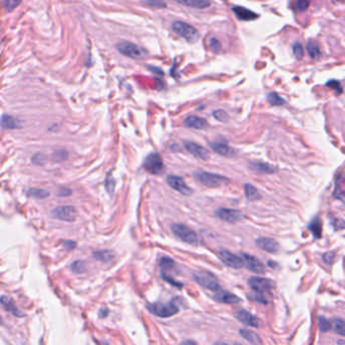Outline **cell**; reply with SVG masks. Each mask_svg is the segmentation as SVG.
<instances>
[{"label": "cell", "instance_id": "f5cc1de1", "mask_svg": "<svg viewBox=\"0 0 345 345\" xmlns=\"http://www.w3.org/2000/svg\"><path fill=\"white\" fill-rule=\"evenodd\" d=\"M183 343H192V344H194L195 342H194V341H190V340H188V341H184Z\"/></svg>", "mask_w": 345, "mask_h": 345}, {"label": "cell", "instance_id": "74e56055", "mask_svg": "<svg viewBox=\"0 0 345 345\" xmlns=\"http://www.w3.org/2000/svg\"><path fill=\"white\" fill-rule=\"evenodd\" d=\"M208 46H209V48H211V50L214 53H219L222 50V46H221L220 42L216 38H209Z\"/></svg>", "mask_w": 345, "mask_h": 345}, {"label": "cell", "instance_id": "30bf717a", "mask_svg": "<svg viewBox=\"0 0 345 345\" xmlns=\"http://www.w3.org/2000/svg\"><path fill=\"white\" fill-rule=\"evenodd\" d=\"M219 258L225 265L231 268H241L244 266L243 258L228 250H221L219 252Z\"/></svg>", "mask_w": 345, "mask_h": 345}, {"label": "cell", "instance_id": "83f0119b", "mask_svg": "<svg viewBox=\"0 0 345 345\" xmlns=\"http://www.w3.org/2000/svg\"><path fill=\"white\" fill-rule=\"evenodd\" d=\"M307 51H308V53H309V56L312 59H318V58L321 57V51H320V47L314 41H310L309 43L307 44Z\"/></svg>", "mask_w": 345, "mask_h": 345}, {"label": "cell", "instance_id": "d4e9b609", "mask_svg": "<svg viewBox=\"0 0 345 345\" xmlns=\"http://www.w3.org/2000/svg\"><path fill=\"white\" fill-rule=\"evenodd\" d=\"M1 125L4 129H8V130H15V129H17L20 127L19 121L17 119H15L14 117H11V116H7V115L2 116Z\"/></svg>", "mask_w": 345, "mask_h": 345}, {"label": "cell", "instance_id": "f907efd6", "mask_svg": "<svg viewBox=\"0 0 345 345\" xmlns=\"http://www.w3.org/2000/svg\"><path fill=\"white\" fill-rule=\"evenodd\" d=\"M64 246H65V248H67V249H74V247L76 246V243L68 240V241L64 242Z\"/></svg>", "mask_w": 345, "mask_h": 345}, {"label": "cell", "instance_id": "f6af8a7d", "mask_svg": "<svg viewBox=\"0 0 345 345\" xmlns=\"http://www.w3.org/2000/svg\"><path fill=\"white\" fill-rule=\"evenodd\" d=\"M32 161L35 164H44L45 161H46V157L42 154H36L34 155L33 158H32Z\"/></svg>", "mask_w": 345, "mask_h": 345}, {"label": "cell", "instance_id": "3957f363", "mask_svg": "<svg viewBox=\"0 0 345 345\" xmlns=\"http://www.w3.org/2000/svg\"><path fill=\"white\" fill-rule=\"evenodd\" d=\"M172 30L189 43H195L200 39L199 31L187 22L174 21L172 23Z\"/></svg>", "mask_w": 345, "mask_h": 345}, {"label": "cell", "instance_id": "9a60e30c", "mask_svg": "<svg viewBox=\"0 0 345 345\" xmlns=\"http://www.w3.org/2000/svg\"><path fill=\"white\" fill-rule=\"evenodd\" d=\"M184 147L187 148V150L193 155L194 157L202 159V160H207L209 158V153L208 151L206 149L205 147L196 144L194 142L191 141H186L184 142Z\"/></svg>", "mask_w": 345, "mask_h": 345}, {"label": "cell", "instance_id": "7402d4cb", "mask_svg": "<svg viewBox=\"0 0 345 345\" xmlns=\"http://www.w3.org/2000/svg\"><path fill=\"white\" fill-rule=\"evenodd\" d=\"M173 1L182 5L198 9H204L211 5V1H209V0H173Z\"/></svg>", "mask_w": 345, "mask_h": 345}, {"label": "cell", "instance_id": "7c38bea8", "mask_svg": "<svg viewBox=\"0 0 345 345\" xmlns=\"http://www.w3.org/2000/svg\"><path fill=\"white\" fill-rule=\"evenodd\" d=\"M166 181H167V184L171 189L175 190L176 191H178V192H180V193H182L184 195H190V194L192 193V190L179 176L169 175V176H167Z\"/></svg>", "mask_w": 345, "mask_h": 345}, {"label": "cell", "instance_id": "ee69618b", "mask_svg": "<svg viewBox=\"0 0 345 345\" xmlns=\"http://www.w3.org/2000/svg\"><path fill=\"white\" fill-rule=\"evenodd\" d=\"M105 188L109 193H113L115 190V180L109 175L107 176V178L105 180Z\"/></svg>", "mask_w": 345, "mask_h": 345}, {"label": "cell", "instance_id": "d6a6232c", "mask_svg": "<svg viewBox=\"0 0 345 345\" xmlns=\"http://www.w3.org/2000/svg\"><path fill=\"white\" fill-rule=\"evenodd\" d=\"M141 1L147 5L151 6V7H155V8H159V9L165 8L167 6L164 0H141Z\"/></svg>", "mask_w": 345, "mask_h": 345}, {"label": "cell", "instance_id": "2e32d148", "mask_svg": "<svg viewBox=\"0 0 345 345\" xmlns=\"http://www.w3.org/2000/svg\"><path fill=\"white\" fill-rule=\"evenodd\" d=\"M209 147H211L216 153L225 157H233L236 154V151L234 150L232 147H230L227 143L211 142L209 143Z\"/></svg>", "mask_w": 345, "mask_h": 345}, {"label": "cell", "instance_id": "8d00e7d4", "mask_svg": "<svg viewBox=\"0 0 345 345\" xmlns=\"http://www.w3.org/2000/svg\"><path fill=\"white\" fill-rule=\"evenodd\" d=\"M71 269L75 274H81L85 270V263H84V261H81V260L74 261L71 265Z\"/></svg>", "mask_w": 345, "mask_h": 345}, {"label": "cell", "instance_id": "603a6c76", "mask_svg": "<svg viewBox=\"0 0 345 345\" xmlns=\"http://www.w3.org/2000/svg\"><path fill=\"white\" fill-rule=\"evenodd\" d=\"M1 304L3 306L4 309L8 312H10L12 315H15L17 317H22L23 314H21L20 311H18L17 308L14 305V303H12L11 299L6 297V295H3V297H1Z\"/></svg>", "mask_w": 345, "mask_h": 345}, {"label": "cell", "instance_id": "f1b7e54d", "mask_svg": "<svg viewBox=\"0 0 345 345\" xmlns=\"http://www.w3.org/2000/svg\"><path fill=\"white\" fill-rule=\"evenodd\" d=\"M93 256L95 259L100 260L102 262H108L114 258V253L110 250H102V251L93 252Z\"/></svg>", "mask_w": 345, "mask_h": 345}, {"label": "cell", "instance_id": "cb8c5ba5", "mask_svg": "<svg viewBox=\"0 0 345 345\" xmlns=\"http://www.w3.org/2000/svg\"><path fill=\"white\" fill-rule=\"evenodd\" d=\"M239 333L245 340H247L249 343H252V344H261L262 343V341L260 340L259 337H258V335L255 333V332H253L251 330L240 329Z\"/></svg>", "mask_w": 345, "mask_h": 345}, {"label": "cell", "instance_id": "681fc988", "mask_svg": "<svg viewBox=\"0 0 345 345\" xmlns=\"http://www.w3.org/2000/svg\"><path fill=\"white\" fill-rule=\"evenodd\" d=\"M71 192H72V191H71V190H69V189H61V190H59L58 194L61 195V196H67V195H70Z\"/></svg>", "mask_w": 345, "mask_h": 345}, {"label": "cell", "instance_id": "ba28073f", "mask_svg": "<svg viewBox=\"0 0 345 345\" xmlns=\"http://www.w3.org/2000/svg\"><path fill=\"white\" fill-rule=\"evenodd\" d=\"M248 285L250 288L256 292L260 293H265L268 292H272V290L275 289L276 285L272 279L268 278H263V277H257V276H252L248 279Z\"/></svg>", "mask_w": 345, "mask_h": 345}, {"label": "cell", "instance_id": "7a4b0ae2", "mask_svg": "<svg viewBox=\"0 0 345 345\" xmlns=\"http://www.w3.org/2000/svg\"><path fill=\"white\" fill-rule=\"evenodd\" d=\"M171 231L181 241L190 245H200L201 239L198 234L190 227L182 224H173L171 226Z\"/></svg>", "mask_w": 345, "mask_h": 345}, {"label": "cell", "instance_id": "ac0fdd59", "mask_svg": "<svg viewBox=\"0 0 345 345\" xmlns=\"http://www.w3.org/2000/svg\"><path fill=\"white\" fill-rule=\"evenodd\" d=\"M184 126L194 130H204L207 127V121L198 116H189L183 121Z\"/></svg>", "mask_w": 345, "mask_h": 345}, {"label": "cell", "instance_id": "816d5d0a", "mask_svg": "<svg viewBox=\"0 0 345 345\" xmlns=\"http://www.w3.org/2000/svg\"><path fill=\"white\" fill-rule=\"evenodd\" d=\"M107 314H108V310L106 309V308H104V309H102V310L100 311V317H101V318L106 317Z\"/></svg>", "mask_w": 345, "mask_h": 345}, {"label": "cell", "instance_id": "7bdbcfd3", "mask_svg": "<svg viewBox=\"0 0 345 345\" xmlns=\"http://www.w3.org/2000/svg\"><path fill=\"white\" fill-rule=\"evenodd\" d=\"M68 154L66 151L64 150H58L53 154V158L56 160V161H63L67 158Z\"/></svg>", "mask_w": 345, "mask_h": 345}, {"label": "cell", "instance_id": "4fadbf2b", "mask_svg": "<svg viewBox=\"0 0 345 345\" xmlns=\"http://www.w3.org/2000/svg\"><path fill=\"white\" fill-rule=\"evenodd\" d=\"M242 258H243V261H244V266L247 267L249 270H251V272L259 274V275L264 274L265 267H264L263 263L259 259H257L256 257L249 255V254L243 253Z\"/></svg>", "mask_w": 345, "mask_h": 345}, {"label": "cell", "instance_id": "1f68e13d", "mask_svg": "<svg viewBox=\"0 0 345 345\" xmlns=\"http://www.w3.org/2000/svg\"><path fill=\"white\" fill-rule=\"evenodd\" d=\"M333 329L337 334L341 336H345V320L343 319H335L333 321Z\"/></svg>", "mask_w": 345, "mask_h": 345}, {"label": "cell", "instance_id": "8992f818", "mask_svg": "<svg viewBox=\"0 0 345 345\" xmlns=\"http://www.w3.org/2000/svg\"><path fill=\"white\" fill-rule=\"evenodd\" d=\"M193 279L201 285L202 287L211 290V291H219L221 289L218 279L209 273L199 272L193 274Z\"/></svg>", "mask_w": 345, "mask_h": 345}, {"label": "cell", "instance_id": "60d3db41", "mask_svg": "<svg viewBox=\"0 0 345 345\" xmlns=\"http://www.w3.org/2000/svg\"><path fill=\"white\" fill-rule=\"evenodd\" d=\"M310 3H311V0H297L295 6H297V9L299 11H304L310 6Z\"/></svg>", "mask_w": 345, "mask_h": 345}, {"label": "cell", "instance_id": "e0dca14e", "mask_svg": "<svg viewBox=\"0 0 345 345\" xmlns=\"http://www.w3.org/2000/svg\"><path fill=\"white\" fill-rule=\"evenodd\" d=\"M256 244L258 247L269 253H276L279 250L278 243L272 238H258L256 240Z\"/></svg>", "mask_w": 345, "mask_h": 345}, {"label": "cell", "instance_id": "277c9868", "mask_svg": "<svg viewBox=\"0 0 345 345\" xmlns=\"http://www.w3.org/2000/svg\"><path fill=\"white\" fill-rule=\"evenodd\" d=\"M148 309L152 314L161 318L171 317L178 312V307L173 302L154 303L148 307Z\"/></svg>", "mask_w": 345, "mask_h": 345}, {"label": "cell", "instance_id": "c3c4849f", "mask_svg": "<svg viewBox=\"0 0 345 345\" xmlns=\"http://www.w3.org/2000/svg\"><path fill=\"white\" fill-rule=\"evenodd\" d=\"M148 69H149L151 72H153L154 74H157V75H160V76H163V71L161 69H159L157 67H153V66H148Z\"/></svg>", "mask_w": 345, "mask_h": 345}, {"label": "cell", "instance_id": "e575fe53", "mask_svg": "<svg viewBox=\"0 0 345 345\" xmlns=\"http://www.w3.org/2000/svg\"><path fill=\"white\" fill-rule=\"evenodd\" d=\"M293 53L295 58H297L298 60H301L304 56V48H303L302 44L295 43L293 47Z\"/></svg>", "mask_w": 345, "mask_h": 345}, {"label": "cell", "instance_id": "d590c367", "mask_svg": "<svg viewBox=\"0 0 345 345\" xmlns=\"http://www.w3.org/2000/svg\"><path fill=\"white\" fill-rule=\"evenodd\" d=\"M318 320H319V328L322 332H327L331 329L332 325L326 318L321 316V317L318 318Z\"/></svg>", "mask_w": 345, "mask_h": 345}, {"label": "cell", "instance_id": "4dcf8cb0", "mask_svg": "<svg viewBox=\"0 0 345 345\" xmlns=\"http://www.w3.org/2000/svg\"><path fill=\"white\" fill-rule=\"evenodd\" d=\"M267 101L268 103L272 104V105H275V106H280V105H283L286 104V101L283 100V98L281 96H279L277 93L276 92H270L267 94Z\"/></svg>", "mask_w": 345, "mask_h": 345}, {"label": "cell", "instance_id": "d6986e66", "mask_svg": "<svg viewBox=\"0 0 345 345\" xmlns=\"http://www.w3.org/2000/svg\"><path fill=\"white\" fill-rule=\"evenodd\" d=\"M233 12L235 14L238 19L243 20V21H249V20H254L258 17V15H256L255 12L251 11L250 9L243 7V6H234L232 8Z\"/></svg>", "mask_w": 345, "mask_h": 345}, {"label": "cell", "instance_id": "f35d334b", "mask_svg": "<svg viewBox=\"0 0 345 345\" xmlns=\"http://www.w3.org/2000/svg\"><path fill=\"white\" fill-rule=\"evenodd\" d=\"M160 265H161L163 269H171L174 267L175 263L173 260L170 259L168 257H162L161 260H160Z\"/></svg>", "mask_w": 345, "mask_h": 345}, {"label": "cell", "instance_id": "5bb4252c", "mask_svg": "<svg viewBox=\"0 0 345 345\" xmlns=\"http://www.w3.org/2000/svg\"><path fill=\"white\" fill-rule=\"evenodd\" d=\"M235 317L239 320L241 323L247 325V326L254 327V328H258L260 326L259 319H258L256 316L252 315L250 312L246 311L244 309L238 310L235 314Z\"/></svg>", "mask_w": 345, "mask_h": 345}, {"label": "cell", "instance_id": "44dd1931", "mask_svg": "<svg viewBox=\"0 0 345 345\" xmlns=\"http://www.w3.org/2000/svg\"><path fill=\"white\" fill-rule=\"evenodd\" d=\"M250 168L257 172V173H264V174H272L277 171V168L274 165H270L265 162H252L250 164Z\"/></svg>", "mask_w": 345, "mask_h": 345}, {"label": "cell", "instance_id": "9c48e42d", "mask_svg": "<svg viewBox=\"0 0 345 345\" xmlns=\"http://www.w3.org/2000/svg\"><path fill=\"white\" fill-rule=\"evenodd\" d=\"M52 216L53 218L61 221L73 222L77 218V211L72 206H62L55 207L52 211Z\"/></svg>", "mask_w": 345, "mask_h": 345}, {"label": "cell", "instance_id": "5b68a950", "mask_svg": "<svg viewBox=\"0 0 345 345\" xmlns=\"http://www.w3.org/2000/svg\"><path fill=\"white\" fill-rule=\"evenodd\" d=\"M116 47L121 55L132 59H142L146 56V51L144 49L130 42H120Z\"/></svg>", "mask_w": 345, "mask_h": 345}, {"label": "cell", "instance_id": "8fae6325", "mask_svg": "<svg viewBox=\"0 0 345 345\" xmlns=\"http://www.w3.org/2000/svg\"><path fill=\"white\" fill-rule=\"evenodd\" d=\"M216 216L223 220L225 222H228V223L234 224L237 223V222L241 221L243 219V214L237 209H232V208H225V207H221L219 208L218 211L216 212Z\"/></svg>", "mask_w": 345, "mask_h": 345}, {"label": "cell", "instance_id": "ab89813d", "mask_svg": "<svg viewBox=\"0 0 345 345\" xmlns=\"http://www.w3.org/2000/svg\"><path fill=\"white\" fill-rule=\"evenodd\" d=\"M213 116L219 121H223L224 122V121H228V115H227V113L225 112V110H222V109L215 110Z\"/></svg>", "mask_w": 345, "mask_h": 345}, {"label": "cell", "instance_id": "836d02e7", "mask_svg": "<svg viewBox=\"0 0 345 345\" xmlns=\"http://www.w3.org/2000/svg\"><path fill=\"white\" fill-rule=\"evenodd\" d=\"M21 2L22 0H3V6L6 11H12L14 9H16Z\"/></svg>", "mask_w": 345, "mask_h": 345}, {"label": "cell", "instance_id": "484cf974", "mask_svg": "<svg viewBox=\"0 0 345 345\" xmlns=\"http://www.w3.org/2000/svg\"><path fill=\"white\" fill-rule=\"evenodd\" d=\"M244 189H245L246 198H247L249 201H256V200H259L261 198L259 191L257 190L256 188L251 186V184H249V183L245 184Z\"/></svg>", "mask_w": 345, "mask_h": 345}, {"label": "cell", "instance_id": "b9f144b4", "mask_svg": "<svg viewBox=\"0 0 345 345\" xmlns=\"http://www.w3.org/2000/svg\"><path fill=\"white\" fill-rule=\"evenodd\" d=\"M326 86H328V87L332 88L333 90H335L338 94L342 92V87H341V85L338 81H335V80H331L329 82L326 83Z\"/></svg>", "mask_w": 345, "mask_h": 345}, {"label": "cell", "instance_id": "f546056e", "mask_svg": "<svg viewBox=\"0 0 345 345\" xmlns=\"http://www.w3.org/2000/svg\"><path fill=\"white\" fill-rule=\"evenodd\" d=\"M28 195L31 196V198L34 199H38V200H43L48 198L49 195H50V192L45 190H41V189H30L27 191Z\"/></svg>", "mask_w": 345, "mask_h": 345}, {"label": "cell", "instance_id": "7dc6e473", "mask_svg": "<svg viewBox=\"0 0 345 345\" xmlns=\"http://www.w3.org/2000/svg\"><path fill=\"white\" fill-rule=\"evenodd\" d=\"M162 277H163L167 282L171 283V285H173V286H175V287H177V288H182V286H183L182 283L177 282V281H174L173 278H171V277H169V276H165V275H163Z\"/></svg>", "mask_w": 345, "mask_h": 345}, {"label": "cell", "instance_id": "ffe728a7", "mask_svg": "<svg viewBox=\"0 0 345 345\" xmlns=\"http://www.w3.org/2000/svg\"><path fill=\"white\" fill-rule=\"evenodd\" d=\"M214 299L220 303L224 304H237L240 302V299L234 293H231L226 291L219 290L214 295Z\"/></svg>", "mask_w": 345, "mask_h": 345}, {"label": "cell", "instance_id": "bcb514c9", "mask_svg": "<svg viewBox=\"0 0 345 345\" xmlns=\"http://www.w3.org/2000/svg\"><path fill=\"white\" fill-rule=\"evenodd\" d=\"M334 258H335V254L333 252H327L324 254L323 256V259L324 261L327 263V264H332L334 261Z\"/></svg>", "mask_w": 345, "mask_h": 345}, {"label": "cell", "instance_id": "52a82bcc", "mask_svg": "<svg viewBox=\"0 0 345 345\" xmlns=\"http://www.w3.org/2000/svg\"><path fill=\"white\" fill-rule=\"evenodd\" d=\"M144 167L152 174H161L165 169L162 158L157 153H151L146 157Z\"/></svg>", "mask_w": 345, "mask_h": 345}, {"label": "cell", "instance_id": "4316f807", "mask_svg": "<svg viewBox=\"0 0 345 345\" xmlns=\"http://www.w3.org/2000/svg\"><path fill=\"white\" fill-rule=\"evenodd\" d=\"M309 229L314 235V237L320 238L322 236V224H321V221H320L318 218L312 220V222L309 225Z\"/></svg>", "mask_w": 345, "mask_h": 345}, {"label": "cell", "instance_id": "6da1fadb", "mask_svg": "<svg viewBox=\"0 0 345 345\" xmlns=\"http://www.w3.org/2000/svg\"><path fill=\"white\" fill-rule=\"evenodd\" d=\"M195 179L207 188H219L225 186L229 182V179L223 175L211 173V172L198 171L194 173Z\"/></svg>", "mask_w": 345, "mask_h": 345}]
</instances>
